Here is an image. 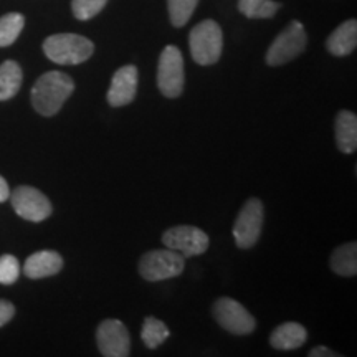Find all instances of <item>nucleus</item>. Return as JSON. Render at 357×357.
Segmentation results:
<instances>
[{"instance_id": "nucleus-1", "label": "nucleus", "mask_w": 357, "mask_h": 357, "mask_svg": "<svg viewBox=\"0 0 357 357\" xmlns=\"http://www.w3.org/2000/svg\"><path fill=\"white\" fill-rule=\"evenodd\" d=\"M73 91L75 83L68 75L61 71H48L33 84L32 106L38 114L55 116Z\"/></svg>"}, {"instance_id": "nucleus-2", "label": "nucleus", "mask_w": 357, "mask_h": 357, "mask_svg": "<svg viewBox=\"0 0 357 357\" xmlns=\"http://www.w3.org/2000/svg\"><path fill=\"white\" fill-rule=\"evenodd\" d=\"M43 53L56 65H79L95 53V43L77 33H55L45 38Z\"/></svg>"}, {"instance_id": "nucleus-3", "label": "nucleus", "mask_w": 357, "mask_h": 357, "mask_svg": "<svg viewBox=\"0 0 357 357\" xmlns=\"http://www.w3.org/2000/svg\"><path fill=\"white\" fill-rule=\"evenodd\" d=\"M192 60L197 65L208 66L217 63L222 56L223 33L215 20H202L189 33Z\"/></svg>"}, {"instance_id": "nucleus-4", "label": "nucleus", "mask_w": 357, "mask_h": 357, "mask_svg": "<svg viewBox=\"0 0 357 357\" xmlns=\"http://www.w3.org/2000/svg\"><path fill=\"white\" fill-rule=\"evenodd\" d=\"M184 56L176 45H167L159 56L158 86L166 98H178L184 91Z\"/></svg>"}, {"instance_id": "nucleus-5", "label": "nucleus", "mask_w": 357, "mask_h": 357, "mask_svg": "<svg viewBox=\"0 0 357 357\" xmlns=\"http://www.w3.org/2000/svg\"><path fill=\"white\" fill-rule=\"evenodd\" d=\"M307 45V35L301 22L293 20L287 29L273 40L266 52V63L280 66L301 55Z\"/></svg>"}, {"instance_id": "nucleus-6", "label": "nucleus", "mask_w": 357, "mask_h": 357, "mask_svg": "<svg viewBox=\"0 0 357 357\" xmlns=\"http://www.w3.org/2000/svg\"><path fill=\"white\" fill-rule=\"evenodd\" d=\"M184 257L171 248L153 250L141 257L139 275L147 281H162L184 271Z\"/></svg>"}, {"instance_id": "nucleus-7", "label": "nucleus", "mask_w": 357, "mask_h": 357, "mask_svg": "<svg viewBox=\"0 0 357 357\" xmlns=\"http://www.w3.org/2000/svg\"><path fill=\"white\" fill-rule=\"evenodd\" d=\"M265 207L260 199H250L243 204L234 225V238L238 248H252L258 242L263 229Z\"/></svg>"}, {"instance_id": "nucleus-8", "label": "nucleus", "mask_w": 357, "mask_h": 357, "mask_svg": "<svg viewBox=\"0 0 357 357\" xmlns=\"http://www.w3.org/2000/svg\"><path fill=\"white\" fill-rule=\"evenodd\" d=\"M12 207L17 215L29 222H43L52 215L53 207L43 192L30 185H20L10 194Z\"/></svg>"}, {"instance_id": "nucleus-9", "label": "nucleus", "mask_w": 357, "mask_h": 357, "mask_svg": "<svg viewBox=\"0 0 357 357\" xmlns=\"http://www.w3.org/2000/svg\"><path fill=\"white\" fill-rule=\"evenodd\" d=\"M213 318L225 331L245 336L255 331L257 321L238 301L231 298H218L213 305Z\"/></svg>"}, {"instance_id": "nucleus-10", "label": "nucleus", "mask_w": 357, "mask_h": 357, "mask_svg": "<svg viewBox=\"0 0 357 357\" xmlns=\"http://www.w3.org/2000/svg\"><path fill=\"white\" fill-rule=\"evenodd\" d=\"M162 243L166 245V248L181 253L182 257H197L207 252L211 240H208V235L197 227L178 225L164 231Z\"/></svg>"}, {"instance_id": "nucleus-11", "label": "nucleus", "mask_w": 357, "mask_h": 357, "mask_svg": "<svg viewBox=\"0 0 357 357\" xmlns=\"http://www.w3.org/2000/svg\"><path fill=\"white\" fill-rule=\"evenodd\" d=\"M96 342L105 357H128L131 349L129 333L119 319L102 321L96 329Z\"/></svg>"}, {"instance_id": "nucleus-12", "label": "nucleus", "mask_w": 357, "mask_h": 357, "mask_svg": "<svg viewBox=\"0 0 357 357\" xmlns=\"http://www.w3.org/2000/svg\"><path fill=\"white\" fill-rule=\"evenodd\" d=\"M137 79H139V71L134 65L121 66L116 71L111 79L108 96H106L113 108H121L132 102L137 91Z\"/></svg>"}, {"instance_id": "nucleus-13", "label": "nucleus", "mask_w": 357, "mask_h": 357, "mask_svg": "<svg viewBox=\"0 0 357 357\" xmlns=\"http://www.w3.org/2000/svg\"><path fill=\"white\" fill-rule=\"evenodd\" d=\"M61 268H63V258L60 253L53 250H42L26 258L24 273L30 280H40L60 273Z\"/></svg>"}, {"instance_id": "nucleus-14", "label": "nucleus", "mask_w": 357, "mask_h": 357, "mask_svg": "<svg viewBox=\"0 0 357 357\" xmlns=\"http://www.w3.org/2000/svg\"><path fill=\"white\" fill-rule=\"evenodd\" d=\"M357 47V22L354 19L346 20L337 26L328 37L326 48L334 56H347Z\"/></svg>"}, {"instance_id": "nucleus-15", "label": "nucleus", "mask_w": 357, "mask_h": 357, "mask_svg": "<svg viewBox=\"0 0 357 357\" xmlns=\"http://www.w3.org/2000/svg\"><path fill=\"white\" fill-rule=\"evenodd\" d=\"M336 144L344 154H352L357 149V116L352 111H339L334 121Z\"/></svg>"}, {"instance_id": "nucleus-16", "label": "nucleus", "mask_w": 357, "mask_h": 357, "mask_svg": "<svg viewBox=\"0 0 357 357\" xmlns=\"http://www.w3.org/2000/svg\"><path fill=\"white\" fill-rule=\"evenodd\" d=\"M307 339V331L298 323H283L271 333L270 344L278 351H293L301 347Z\"/></svg>"}, {"instance_id": "nucleus-17", "label": "nucleus", "mask_w": 357, "mask_h": 357, "mask_svg": "<svg viewBox=\"0 0 357 357\" xmlns=\"http://www.w3.org/2000/svg\"><path fill=\"white\" fill-rule=\"evenodd\" d=\"M24 73L20 65L13 60H7L0 65V101L12 100L20 91Z\"/></svg>"}, {"instance_id": "nucleus-18", "label": "nucleus", "mask_w": 357, "mask_h": 357, "mask_svg": "<svg viewBox=\"0 0 357 357\" xmlns=\"http://www.w3.org/2000/svg\"><path fill=\"white\" fill-rule=\"evenodd\" d=\"M331 268L341 276L357 275V243L349 242L336 248L331 255Z\"/></svg>"}, {"instance_id": "nucleus-19", "label": "nucleus", "mask_w": 357, "mask_h": 357, "mask_svg": "<svg viewBox=\"0 0 357 357\" xmlns=\"http://www.w3.org/2000/svg\"><path fill=\"white\" fill-rule=\"evenodd\" d=\"M25 26V17L19 12H10L0 17V47H10L20 37Z\"/></svg>"}, {"instance_id": "nucleus-20", "label": "nucleus", "mask_w": 357, "mask_h": 357, "mask_svg": "<svg viewBox=\"0 0 357 357\" xmlns=\"http://www.w3.org/2000/svg\"><path fill=\"white\" fill-rule=\"evenodd\" d=\"M281 8L273 0H238V10L247 19H271Z\"/></svg>"}, {"instance_id": "nucleus-21", "label": "nucleus", "mask_w": 357, "mask_h": 357, "mask_svg": "<svg viewBox=\"0 0 357 357\" xmlns=\"http://www.w3.org/2000/svg\"><path fill=\"white\" fill-rule=\"evenodd\" d=\"M141 337L147 349H155L162 342H166V339L169 337V329L162 321L149 316V318L144 319V324H142Z\"/></svg>"}, {"instance_id": "nucleus-22", "label": "nucleus", "mask_w": 357, "mask_h": 357, "mask_svg": "<svg viewBox=\"0 0 357 357\" xmlns=\"http://www.w3.org/2000/svg\"><path fill=\"white\" fill-rule=\"evenodd\" d=\"M199 0H167V10L171 24L177 29L184 26L195 12Z\"/></svg>"}, {"instance_id": "nucleus-23", "label": "nucleus", "mask_w": 357, "mask_h": 357, "mask_svg": "<svg viewBox=\"0 0 357 357\" xmlns=\"http://www.w3.org/2000/svg\"><path fill=\"white\" fill-rule=\"evenodd\" d=\"M106 3L108 0H71V12L75 19L91 20L106 7Z\"/></svg>"}, {"instance_id": "nucleus-24", "label": "nucleus", "mask_w": 357, "mask_h": 357, "mask_svg": "<svg viewBox=\"0 0 357 357\" xmlns=\"http://www.w3.org/2000/svg\"><path fill=\"white\" fill-rule=\"evenodd\" d=\"M20 276V265L13 255L0 257V284H13Z\"/></svg>"}, {"instance_id": "nucleus-25", "label": "nucleus", "mask_w": 357, "mask_h": 357, "mask_svg": "<svg viewBox=\"0 0 357 357\" xmlns=\"http://www.w3.org/2000/svg\"><path fill=\"white\" fill-rule=\"evenodd\" d=\"M13 316H15V306L13 303L7 300H0V328L10 323Z\"/></svg>"}, {"instance_id": "nucleus-26", "label": "nucleus", "mask_w": 357, "mask_h": 357, "mask_svg": "<svg viewBox=\"0 0 357 357\" xmlns=\"http://www.w3.org/2000/svg\"><path fill=\"white\" fill-rule=\"evenodd\" d=\"M336 356H339V354H336L334 351L328 349V347H323V346L314 347V349L310 352V357H336Z\"/></svg>"}, {"instance_id": "nucleus-27", "label": "nucleus", "mask_w": 357, "mask_h": 357, "mask_svg": "<svg viewBox=\"0 0 357 357\" xmlns=\"http://www.w3.org/2000/svg\"><path fill=\"white\" fill-rule=\"evenodd\" d=\"M8 197H10V189L6 178L0 176V202H6Z\"/></svg>"}]
</instances>
